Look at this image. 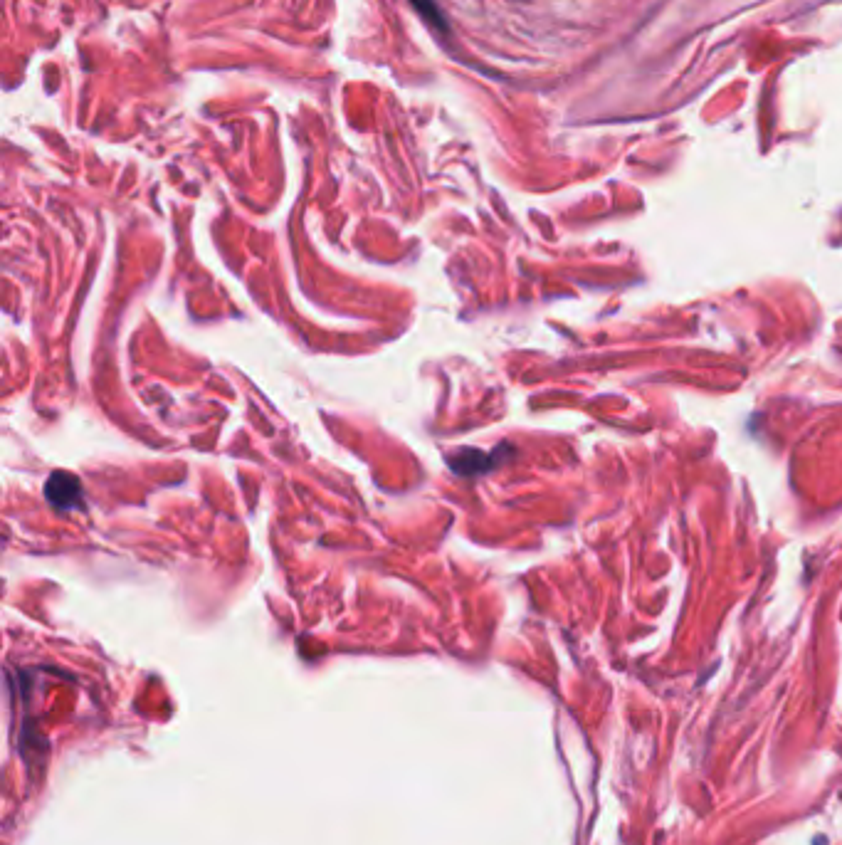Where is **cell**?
Wrapping results in <instances>:
<instances>
[{"label": "cell", "mask_w": 842, "mask_h": 845, "mask_svg": "<svg viewBox=\"0 0 842 845\" xmlns=\"http://www.w3.org/2000/svg\"><path fill=\"white\" fill-rule=\"evenodd\" d=\"M47 500L60 509H72L80 505L82 500V485L77 482L75 475L70 472H52L45 487Z\"/></svg>", "instance_id": "6da1fadb"}, {"label": "cell", "mask_w": 842, "mask_h": 845, "mask_svg": "<svg viewBox=\"0 0 842 845\" xmlns=\"http://www.w3.org/2000/svg\"><path fill=\"white\" fill-rule=\"evenodd\" d=\"M410 5L418 10V15L425 20V23H430L433 28H438L442 35H447V30H450V28H447L445 13H442L440 5L435 3V0H410Z\"/></svg>", "instance_id": "7a4b0ae2"}]
</instances>
